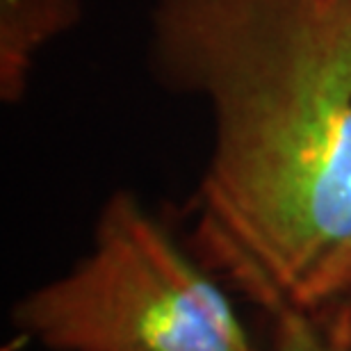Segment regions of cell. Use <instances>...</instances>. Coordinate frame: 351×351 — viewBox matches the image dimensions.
Segmentation results:
<instances>
[{"mask_svg": "<svg viewBox=\"0 0 351 351\" xmlns=\"http://www.w3.org/2000/svg\"><path fill=\"white\" fill-rule=\"evenodd\" d=\"M271 319V349L269 351H349L351 328L338 331L324 328L315 322L292 313H274Z\"/></svg>", "mask_w": 351, "mask_h": 351, "instance_id": "4", "label": "cell"}, {"mask_svg": "<svg viewBox=\"0 0 351 351\" xmlns=\"http://www.w3.org/2000/svg\"><path fill=\"white\" fill-rule=\"evenodd\" d=\"M151 41L213 110L194 256L267 315L351 324V0H156Z\"/></svg>", "mask_w": 351, "mask_h": 351, "instance_id": "1", "label": "cell"}, {"mask_svg": "<svg viewBox=\"0 0 351 351\" xmlns=\"http://www.w3.org/2000/svg\"><path fill=\"white\" fill-rule=\"evenodd\" d=\"M349 351H351V345H349Z\"/></svg>", "mask_w": 351, "mask_h": 351, "instance_id": "5", "label": "cell"}, {"mask_svg": "<svg viewBox=\"0 0 351 351\" xmlns=\"http://www.w3.org/2000/svg\"><path fill=\"white\" fill-rule=\"evenodd\" d=\"M12 324L46 351H261L219 276L123 189L87 254L23 294Z\"/></svg>", "mask_w": 351, "mask_h": 351, "instance_id": "2", "label": "cell"}, {"mask_svg": "<svg viewBox=\"0 0 351 351\" xmlns=\"http://www.w3.org/2000/svg\"><path fill=\"white\" fill-rule=\"evenodd\" d=\"M80 19V0H0V96L14 103L27 89L34 58Z\"/></svg>", "mask_w": 351, "mask_h": 351, "instance_id": "3", "label": "cell"}]
</instances>
